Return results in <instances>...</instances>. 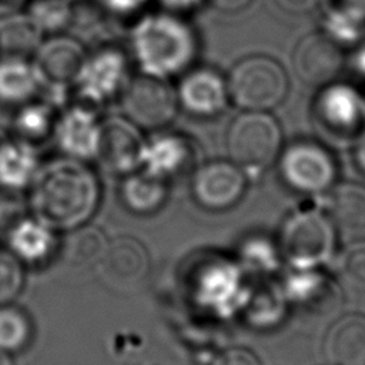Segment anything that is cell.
I'll list each match as a JSON object with an SVG mask.
<instances>
[{
  "label": "cell",
  "instance_id": "6da1fadb",
  "mask_svg": "<svg viewBox=\"0 0 365 365\" xmlns=\"http://www.w3.org/2000/svg\"><path fill=\"white\" fill-rule=\"evenodd\" d=\"M29 191L33 215L57 232L86 225L101 198L94 170L86 161L66 155L41 164Z\"/></svg>",
  "mask_w": 365,
  "mask_h": 365
},
{
  "label": "cell",
  "instance_id": "7a4b0ae2",
  "mask_svg": "<svg viewBox=\"0 0 365 365\" xmlns=\"http://www.w3.org/2000/svg\"><path fill=\"white\" fill-rule=\"evenodd\" d=\"M128 30V54L138 73L174 81L197 64L201 41L187 16L155 7Z\"/></svg>",
  "mask_w": 365,
  "mask_h": 365
},
{
  "label": "cell",
  "instance_id": "3957f363",
  "mask_svg": "<svg viewBox=\"0 0 365 365\" xmlns=\"http://www.w3.org/2000/svg\"><path fill=\"white\" fill-rule=\"evenodd\" d=\"M230 103L241 111H271L288 96L289 76L285 67L268 54H248L228 71Z\"/></svg>",
  "mask_w": 365,
  "mask_h": 365
},
{
  "label": "cell",
  "instance_id": "277c9868",
  "mask_svg": "<svg viewBox=\"0 0 365 365\" xmlns=\"http://www.w3.org/2000/svg\"><path fill=\"white\" fill-rule=\"evenodd\" d=\"M88 51L76 36L67 33L46 36L31 56L41 96L60 108L66 106L83 71Z\"/></svg>",
  "mask_w": 365,
  "mask_h": 365
},
{
  "label": "cell",
  "instance_id": "5b68a950",
  "mask_svg": "<svg viewBox=\"0 0 365 365\" xmlns=\"http://www.w3.org/2000/svg\"><path fill=\"white\" fill-rule=\"evenodd\" d=\"M133 73L134 66L127 50L113 43L100 44L88 51L71 97L100 110L120 98Z\"/></svg>",
  "mask_w": 365,
  "mask_h": 365
},
{
  "label": "cell",
  "instance_id": "8992f818",
  "mask_svg": "<svg viewBox=\"0 0 365 365\" xmlns=\"http://www.w3.org/2000/svg\"><path fill=\"white\" fill-rule=\"evenodd\" d=\"M117 101L121 114L143 131L163 130L180 113L174 81L135 70Z\"/></svg>",
  "mask_w": 365,
  "mask_h": 365
},
{
  "label": "cell",
  "instance_id": "52a82bcc",
  "mask_svg": "<svg viewBox=\"0 0 365 365\" xmlns=\"http://www.w3.org/2000/svg\"><path fill=\"white\" fill-rule=\"evenodd\" d=\"M225 145L234 164L265 167L281 147L279 124L269 111H242L230 123Z\"/></svg>",
  "mask_w": 365,
  "mask_h": 365
},
{
  "label": "cell",
  "instance_id": "ba28073f",
  "mask_svg": "<svg viewBox=\"0 0 365 365\" xmlns=\"http://www.w3.org/2000/svg\"><path fill=\"white\" fill-rule=\"evenodd\" d=\"M180 111L200 120L220 115L230 103L227 77L215 67L194 64L174 83Z\"/></svg>",
  "mask_w": 365,
  "mask_h": 365
},
{
  "label": "cell",
  "instance_id": "9c48e42d",
  "mask_svg": "<svg viewBox=\"0 0 365 365\" xmlns=\"http://www.w3.org/2000/svg\"><path fill=\"white\" fill-rule=\"evenodd\" d=\"M145 144L144 131L121 115L101 120L98 147L94 160L101 168L114 174H128L140 168Z\"/></svg>",
  "mask_w": 365,
  "mask_h": 365
},
{
  "label": "cell",
  "instance_id": "30bf717a",
  "mask_svg": "<svg viewBox=\"0 0 365 365\" xmlns=\"http://www.w3.org/2000/svg\"><path fill=\"white\" fill-rule=\"evenodd\" d=\"M98 111L76 100L60 108L53 138L66 157L81 161L96 157L103 120Z\"/></svg>",
  "mask_w": 365,
  "mask_h": 365
},
{
  "label": "cell",
  "instance_id": "8fae6325",
  "mask_svg": "<svg viewBox=\"0 0 365 365\" xmlns=\"http://www.w3.org/2000/svg\"><path fill=\"white\" fill-rule=\"evenodd\" d=\"M284 254L295 264L325 261L334 247V231L327 218L315 212L291 217L281 234Z\"/></svg>",
  "mask_w": 365,
  "mask_h": 365
},
{
  "label": "cell",
  "instance_id": "7c38bea8",
  "mask_svg": "<svg viewBox=\"0 0 365 365\" xmlns=\"http://www.w3.org/2000/svg\"><path fill=\"white\" fill-rule=\"evenodd\" d=\"M312 111L318 123L328 130L352 133L365 123V96L351 83L332 80L319 86Z\"/></svg>",
  "mask_w": 365,
  "mask_h": 365
},
{
  "label": "cell",
  "instance_id": "4fadbf2b",
  "mask_svg": "<svg viewBox=\"0 0 365 365\" xmlns=\"http://www.w3.org/2000/svg\"><path fill=\"white\" fill-rule=\"evenodd\" d=\"M104 284L115 289H131L148 274L147 248L134 237H117L108 241L106 252L96 265Z\"/></svg>",
  "mask_w": 365,
  "mask_h": 365
},
{
  "label": "cell",
  "instance_id": "5bb4252c",
  "mask_svg": "<svg viewBox=\"0 0 365 365\" xmlns=\"http://www.w3.org/2000/svg\"><path fill=\"white\" fill-rule=\"evenodd\" d=\"M292 66L302 81L319 87L336 80L345 67L344 48L321 30L314 31L297 43L292 51Z\"/></svg>",
  "mask_w": 365,
  "mask_h": 365
},
{
  "label": "cell",
  "instance_id": "9a60e30c",
  "mask_svg": "<svg viewBox=\"0 0 365 365\" xmlns=\"http://www.w3.org/2000/svg\"><path fill=\"white\" fill-rule=\"evenodd\" d=\"M245 180L232 161H211L201 165L192 175L194 200L208 210L231 207L242 195Z\"/></svg>",
  "mask_w": 365,
  "mask_h": 365
},
{
  "label": "cell",
  "instance_id": "2e32d148",
  "mask_svg": "<svg viewBox=\"0 0 365 365\" xmlns=\"http://www.w3.org/2000/svg\"><path fill=\"white\" fill-rule=\"evenodd\" d=\"M282 168L288 182L307 192L328 188L335 174L328 153L314 143H297L287 148Z\"/></svg>",
  "mask_w": 365,
  "mask_h": 365
},
{
  "label": "cell",
  "instance_id": "e0dca14e",
  "mask_svg": "<svg viewBox=\"0 0 365 365\" xmlns=\"http://www.w3.org/2000/svg\"><path fill=\"white\" fill-rule=\"evenodd\" d=\"M192 157L194 145L185 134L163 128L145 138L140 168L168 181L188 168Z\"/></svg>",
  "mask_w": 365,
  "mask_h": 365
},
{
  "label": "cell",
  "instance_id": "ac0fdd59",
  "mask_svg": "<svg viewBox=\"0 0 365 365\" xmlns=\"http://www.w3.org/2000/svg\"><path fill=\"white\" fill-rule=\"evenodd\" d=\"M41 165L36 145L11 137L0 141V188L9 192L29 190Z\"/></svg>",
  "mask_w": 365,
  "mask_h": 365
},
{
  "label": "cell",
  "instance_id": "d6986e66",
  "mask_svg": "<svg viewBox=\"0 0 365 365\" xmlns=\"http://www.w3.org/2000/svg\"><path fill=\"white\" fill-rule=\"evenodd\" d=\"M7 244L9 251L23 264L41 265L57 247V231L31 215L10 228Z\"/></svg>",
  "mask_w": 365,
  "mask_h": 365
},
{
  "label": "cell",
  "instance_id": "ffe728a7",
  "mask_svg": "<svg viewBox=\"0 0 365 365\" xmlns=\"http://www.w3.org/2000/svg\"><path fill=\"white\" fill-rule=\"evenodd\" d=\"M325 355L336 365L365 361V317L349 314L335 321L325 338Z\"/></svg>",
  "mask_w": 365,
  "mask_h": 365
},
{
  "label": "cell",
  "instance_id": "44dd1931",
  "mask_svg": "<svg viewBox=\"0 0 365 365\" xmlns=\"http://www.w3.org/2000/svg\"><path fill=\"white\" fill-rule=\"evenodd\" d=\"M41 96V87L29 57L0 56V104L19 107Z\"/></svg>",
  "mask_w": 365,
  "mask_h": 365
},
{
  "label": "cell",
  "instance_id": "7402d4cb",
  "mask_svg": "<svg viewBox=\"0 0 365 365\" xmlns=\"http://www.w3.org/2000/svg\"><path fill=\"white\" fill-rule=\"evenodd\" d=\"M123 205L137 215H151L160 211L168 200V181L144 170L124 175L120 185Z\"/></svg>",
  "mask_w": 365,
  "mask_h": 365
},
{
  "label": "cell",
  "instance_id": "603a6c76",
  "mask_svg": "<svg viewBox=\"0 0 365 365\" xmlns=\"http://www.w3.org/2000/svg\"><path fill=\"white\" fill-rule=\"evenodd\" d=\"M44 38V31L26 10L0 17V56L31 58Z\"/></svg>",
  "mask_w": 365,
  "mask_h": 365
},
{
  "label": "cell",
  "instance_id": "cb8c5ba5",
  "mask_svg": "<svg viewBox=\"0 0 365 365\" xmlns=\"http://www.w3.org/2000/svg\"><path fill=\"white\" fill-rule=\"evenodd\" d=\"M60 107L38 96L19 107H16L11 127L14 137L31 143H40L53 135Z\"/></svg>",
  "mask_w": 365,
  "mask_h": 365
},
{
  "label": "cell",
  "instance_id": "d4e9b609",
  "mask_svg": "<svg viewBox=\"0 0 365 365\" xmlns=\"http://www.w3.org/2000/svg\"><path fill=\"white\" fill-rule=\"evenodd\" d=\"M319 30L344 50L351 48L365 38V16L327 0L321 10Z\"/></svg>",
  "mask_w": 365,
  "mask_h": 365
},
{
  "label": "cell",
  "instance_id": "484cf974",
  "mask_svg": "<svg viewBox=\"0 0 365 365\" xmlns=\"http://www.w3.org/2000/svg\"><path fill=\"white\" fill-rule=\"evenodd\" d=\"M332 222L346 235L365 234V188L342 184L331 195Z\"/></svg>",
  "mask_w": 365,
  "mask_h": 365
},
{
  "label": "cell",
  "instance_id": "4316f807",
  "mask_svg": "<svg viewBox=\"0 0 365 365\" xmlns=\"http://www.w3.org/2000/svg\"><path fill=\"white\" fill-rule=\"evenodd\" d=\"M108 240L101 230L91 225H81L70 231L64 247L67 261L77 267H96L101 259Z\"/></svg>",
  "mask_w": 365,
  "mask_h": 365
},
{
  "label": "cell",
  "instance_id": "83f0119b",
  "mask_svg": "<svg viewBox=\"0 0 365 365\" xmlns=\"http://www.w3.org/2000/svg\"><path fill=\"white\" fill-rule=\"evenodd\" d=\"M46 36L67 33L76 16V0H30L24 9Z\"/></svg>",
  "mask_w": 365,
  "mask_h": 365
},
{
  "label": "cell",
  "instance_id": "f1b7e54d",
  "mask_svg": "<svg viewBox=\"0 0 365 365\" xmlns=\"http://www.w3.org/2000/svg\"><path fill=\"white\" fill-rule=\"evenodd\" d=\"M31 321L19 307L0 304V351L13 354L24 349L31 339Z\"/></svg>",
  "mask_w": 365,
  "mask_h": 365
},
{
  "label": "cell",
  "instance_id": "f546056e",
  "mask_svg": "<svg viewBox=\"0 0 365 365\" xmlns=\"http://www.w3.org/2000/svg\"><path fill=\"white\" fill-rule=\"evenodd\" d=\"M98 13L114 23H128V27L147 10L151 9L153 0H91Z\"/></svg>",
  "mask_w": 365,
  "mask_h": 365
},
{
  "label": "cell",
  "instance_id": "4dcf8cb0",
  "mask_svg": "<svg viewBox=\"0 0 365 365\" xmlns=\"http://www.w3.org/2000/svg\"><path fill=\"white\" fill-rule=\"evenodd\" d=\"M23 262L9 250H0V304L11 302L24 284Z\"/></svg>",
  "mask_w": 365,
  "mask_h": 365
},
{
  "label": "cell",
  "instance_id": "1f68e13d",
  "mask_svg": "<svg viewBox=\"0 0 365 365\" xmlns=\"http://www.w3.org/2000/svg\"><path fill=\"white\" fill-rule=\"evenodd\" d=\"M341 272L349 285L365 289V242L354 244L344 252Z\"/></svg>",
  "mask_w": 365,
  "mask_h": 365
},
{
  "label": "cell",
  "instance_id": "d6a6232c",
  "mask_svg": "<svg viewBox=\"0 0 365 365\" xmlns=\"http://www.w3.org/2000/svg\"><path fill=\"white\" fill-rule=\"evenodd\" d=\"M345 66L354 76L365 80V38L349 48V54L345 56Z\"/></svg>",
  "mask_w": 365,
  "mask_h": 365
},
{
  "label": "cell",
  "instance_id": "836d02e7",
  "mask_svg": "<svg viewBox=\"0 0 365 365\" xmlns=\"http://www.w3.org/2000/svg\"><path fill=\"white\" fill-rule=\"evenodd\" d=\"M212 365H259L257 358L245 349H228L218 355Z\"/></svg>",
  "mask_w": 365,
  "mask_h": 365
},
{
  "label": "cell",
  "instance_id": "e575fe53",
  "mask_svg": "<svg viewBox=\"0 0 365 365\" xmlns=\"http://www.w3.org/2000/svg\"><path fill=\"white\" fill-rule=\"evenodd\" d=\"M157 7L188 16L190 13L201 9L204 4H208V0H153Z\"/></svg>",
  "mask_w": 365,
  "mask_h": 365
},
{
  "label": "cell",
  "instance_id": "d590c367",
  "mask_svg": "<svg viewBox=\"0 0 365 365\" xmlns=\"http://www.w3.org/2000/svg\"><path fill=\"white\" fill-rule=\"evenodd\" d=\"M321 0H274V3L284 11L292 14H302L312 10Z\"/></svg>",
  "mask_w": 365,
  "mask_h": 365
},
{
  "label": "cell",
  "instance_id": "8d00e7d4",
  "mask_svg": "<svg viewBox=\"0 0 365 365\" xmlns=\"http://www.w3.org/2000/svg\"><path fill=\"white\" fill-rule=\"evenodd\" d=\"M251 3H252V0H208V4L214 6L220 11H225V13L241 11L245 7H248Z\"/></svg>",
  "mask_w": 365,
  "mask_h": 365
},
{
  "label": "cell",
  "instance_id": "74e56055",
  "mask_svg": "<svg viewBox=\"0 0 365 365\" xmlns=\"http://www.w3.org/2000/svg\"><path fill=\"white\" fill-rule=\"evenodd\" d=\"M29 1L30 0H0V17L24 10Z\"/></svg>",
  "mask_w": 365,
  "mask_h": 365
},
{
  "label": "cell",
  "instance_id": "f35d334b",
  "mask_svg": "<svg viewBox=\"0 0 365 365\" xmlns=\"http://www.w3.org/2000/svg\"><path fill=\"white\" fill-rule=\"evenodd\" d=\"M334 1L365 16V0H334Z\"/></svg>",
  "mask_w": 365,
  "mask_h": 365
},
{
  "label": "cell",
  "instance_id": "ab89813d",
  "mask_svg": "<svg viewBox=\"0 0 365 365\" xmlns=\"http://www.w3.org/2000/svg\"><path fill=\"white\" fill-rule=\"evenodd\" d=\"M358 157H359L361 164L365 167V135H364V138H362L361 143H359V147H358Z\"/></svg>",
  "mask_w": 365,
  "mask_h": 365
},
{
  "label": "cell",
  "instance_id": "60d3db41",
  "mask_svg": "<svg viewBox=\"0 0 365 365\" xmlns=\"http://www.w3.org/2000/svg\"><path fill=\"white\" fill-rule=\"evenodd\" d=\"M0 365H13L10 354L0 351Z\"/></svg>",
  "mask_w": 365,
  "mask_h": 365
}]
</instances>
